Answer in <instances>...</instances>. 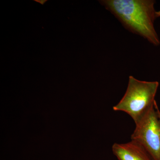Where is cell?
Segmentation results:
<instances>
[{
	"mask_svg": "<svg viewBox=\"0 0 160 160\" xmlns=\"http://www.w3.org/2000/svg\"><path fill=\"white\" fill-rule=\"evenodd\" d=\"M156 18H157L160 17V10L158 11H156L155 12Z\"/></svg>",
	"mask_w": 160,
	"mask_h": 160,
	"instance_id": "obj_7",
	"label": "cell"
},
{
	"mask_svg": "<svg viewBox=\"0 0 160 160\" xmlns=\"http://www.w3.org/2000/svg\"><path fill=\"white\" fill-rule=\"evenodd\" d=\"M131 140L140 145L153 160H160V119L155 106L135 124Z\"/></svg>",
	"mask_w": 160,
	"mask_h": 160,
	"instance_id": "obj_3",
	"label": "cell"
},
{
	"mask_svg": "<svg viewBox=\"0 0 160 160\" xmlns=\"http://www.w3.org/2000/svg\"><path fill=\"white\" fill-rule=\"evenodd\" d=\"M35 2H38L40 3V4H42V5H43L47 1H46V0H45V1H44V0H43V1H41V0H35Z\"/></svg>",
	"mask_w": 160,
	"mask_h": 160,
	"instance_id": "obj_6",
	"label": "cell"
},
{
	"mask_svg": "<svg viewBox=\"0 0 160 160\" xmlns=\"http://www.w3.org/2000/svg\"><path fill=\"white\" fill-rule=\"evenodd\" d=\"M112 152L118 160H153L143 147L134 141L114 143Z\"/></svg>",
	"mask_w": 160,
	"mask_h": 160,
	"instance_id": "obj_4",
	"label": "cell"
},
{
	"mask_svg": "<svg viewBox=\"0 0 160 160\" xmlns=\"http://www.w3.org/2000/svg\"><path fill=\"white\" fill-rule=\"evenodd\" d=\"M155 106L156 108L157 109L159 117L160 119V111L158 107L157 104L156 103V102H155Z\"/></svg>",
	"mask_w": 160,
	"mask_h": 160,
	"instance_id": "obj_5",
	"label": "cell"
},
{
	"mask_svg": "<svg viewBox=\"0 0 160 160\" xmlns=\"http://www.w3.org/2000/svg\"><path fill=\"white\" fill-rule=\"evenodd\" d=\"M100 3L129 31L146 39L152 45L160 41L154 27L156 18L152 0H103Z\"/></svg>",
	"mask_w": 160,
	"mask_h": 160,
	"instance_id": "obj_1",
	"label": "cell"
},
{
	"mask_svg": "<svg viewBox=\"0 0 160 160\" xmlns=\"http://www.w3.org/2000/svg\"><path fill=\"white\" fill-rule=\"evenodd\" d=\"M159 85L158 82L140 81L130 76L126 93L113 110L126 112L137 124L154 107Z\"/></svg>",
	"mask_w": 160,
	"mask_h": 160,
	"instance_id": "obj_2",
	"label": "cell"
}]
</instances>
